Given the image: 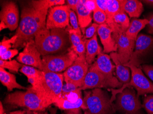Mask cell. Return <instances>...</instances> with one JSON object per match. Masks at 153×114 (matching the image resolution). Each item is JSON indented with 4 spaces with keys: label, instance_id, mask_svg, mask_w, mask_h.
<instances>
[{
    "label": "cell",
    "instance_id": "obj_1",
    "mask_svg": "<svg viewBox=\"0 0 153 114\" xmlns=\"http://www.w3.org/2000/svg\"><path fill=\"white\" fill-rule=\"evenodd\" d=\"M47 14L36 10L31 4L23 7L21 20L15 34L18 38L13 47L15 49L24 47L33 39L39 31L46 27Z\"/></svg>",
    "mask_w": 153,
    "mask_h": 114
},
{
    "label": "cell",
    "instance_id": "obj_2",
    "mask_svg": "<svg viewBox=\"0 0 153 114\" xmlns=\"http://www.w3.org/2000/svg\"><path fill=\"white\" fill-rule=\"evenodd\" d=\"M69 40V34L67 30L48 29L46 27L39 31L34 38L37 49L42 56L66 52Z\"/></svg>",
    "mask_w": 153,
    "mask_h": 114
},
{
    "label": "cell",
    "instance_id": "obj_3",
    "mask_svg": "<svg viewBox=\"0 0 153 114\" xmlns=\"http://www.w3.org/2000/svg\"><path fill=\"white\" fill-rule=\"evenodd\" d=\"M64 79L62 74L42 71L35 85L32 86L46 108L61 98Z\"/></svg>",
    "mask_w": 153,
    "mask_h": 114
},
{
    "label": "cell",
    "instance_id": "obj_4",
    "mask_svg": "<svg viewBox=\"0 0 153 114\" xmlns=\"http://www.w3.org/2000/svg\"><path fill=\"white\" fill-rule=\"evenodd\" d=\"M83 101L89 114H112L116 111L108 93L99 88L85 91Z\"/></svg>",
    "mask_w": 153,
    "mask_h": 114
},
{
    "label": "cell",
    "instance_id": "obj_5",
    "mask_svg": "<svg viewBox=\"0 0 153 114\" xmlns=\"http://www.w3.org/2000/svg\"><path fill=\"white\" fill-rule=\"evenodd\" d=\"M4 102L7 104L26 108L32 111H41L46 108L32 87L26 91H15L6 96Z\"/></svg>",
    "mask_w": 153,
    "mask_h": 114
},
{
    "label": "cell",
    "instance_id": "obj_6",
    "mask_svg": "<svg viewBox=\"0 0 153 114\" xmlns=\"http://www.w3.org/2000/svg\"><path fill=\"white\" fill-rule=\"evenodd\" d=\"M131 71V80L129 83L123 85L120 89H111L112 96L111 98V102L113 103L117 95L126 88L133 87L136 89L138 96L153 94V83L146 77L141 68L136 66L130 65L127 66Z\"/></svg>",
    "mask_w": 153,
    "mask_h": 114
},
{
    "label": "cell",
    "instance_id": "obj_7",
    "mask_svg": "<svg viewBox=\"0 0 153 114\" xmlns=\"http://www.w3.org/2000/svg\"><path fill=\"white\" fill-rule=\"evenodd\" d=\"M123 84L115 76L109 77L100 72L92 64L90 66L83 81V85L79 88L81 90L96 88H121Z\"/></svg>",
    "mask_w": 153,
    "mask_h": 114
},
{
    "label": "cell",
    "instance_id": "obj_8",
    "mask_svg": "<svg viewBox=\"0 0 153 114\" xmlns=\"http://www.w3.org/2000/svg\"><path fill=\"white\" fill-rule=\"evenodd\" d=\"M78 57L72 48L66 53L42 56V71L59 73L66 71Z\"/></svg>",
    "mask_w": 153,
    "mask_h": 114
},
{
    "label": "cell",
    "instance_id": "obj_9",
    "mask_svg": "<svg viewBox=\"0 0 153 114\" xmlns=\"http://www.w3.org/2000/svg\"><path fill=\"white\" fill-rule=\"evenodd\" d=\"M117 95L114 104L115 110L124 114H141L143 105L134 88H125Z\"/></svg>",
    "mask_w": 153,
    "mask_h": 114
},
{
    "label": "cell",
    "instance_id": "obj_10",
    "mask_svg": "<svg viewBox=\"0 0 153 114\" xmlns=\"http://www.w3.org/2000/svg\"><path fill=\"white\" fill-rule=\"evenodd\" d=\"M90 67L86 60L85 54L78 56L63 74L66 83H71L79 88L83 85V81Z\"/></svg>",
    "mask_w": 153,
    "mask_h": 114
},
{
    "label": "cell",
    "instance_id": "obj_11",
    "mask_svg": "<svg viewBox=\"0 0 153 114\" xmlns=\"http://www.w3.org/2000/svg\"><path fill=\"white\" fill-rule=\"evenodd\" d=\"M70 10L67 5L55 6L49 9L46 19V28L65 29L69 26Z\"/></svg>",
    "mask_w": 153,
    "mask_h": 114
},
{
    "label": "cell",
    "instance_id": "obj_12",
    "mask_svg": "<svg viewBox=\"0 0 153 114\" xmlns=\"http://www.w3.org/2000/svg\"><path fill=\"white\" fill-rule=\"evenodd\" d=\"M153 49V37L150 35L140 34L135 41V50L131 55L129 62L125 65H130L140 67L141 59L146 55Z\"/></svg>",
    "mask_w": 153,
    "mask_h": 114
},
{
    "label": "cell",
    "instance_id": "obj_13",
    "mask_svg": "<svg viewBox=\"0 0 153 114\" xmlns=\"http://www.w3.org/2000/svg\"><path fill=\"white\" fill-rule=\"evenodd\" d=\"M40 56L34 40L33 39L27 43L24 50L19 54L17 60L20 63L42 71V60Z\"/></svg>",
    "mask_w": 153,
    "mask_h": 114
},
{
    "label": "cell",
    "instance_id": "obj_14",
    "mask_svg": "<svg viewBox=\"0 0 153 114\" xmlns=\"http://www.w3.org/2000/svg\"><path fill=\"white\" fill-rule=\"evenodd\" d=\"M0 19L10 31L16 29L19 24V11L15 2L7 1L2 4Z\"/></svg>",
    "mask_w": 153,
    "mask_h": 114
},
{
    "label": "cell",
    "instance_id": "obj_15",
    "mask_svg": "<svg viewBox=\"0 0 153 114\" xmlns=\"http://www.w3.org/2000/svg\"><path fill=\"white\" fill-rule=\"evenodd\" d=\"M117 45V55L119 61L124 65L129 62L135 46V41L131 40L125 33L119 36L115 40Z\"/></svg>",
    "mask_w": 153,
    "mask_h": 114
},
{
    "label": "cell",
    "instance_id": "obj_16",
    "mask_svg": "<svg viewBox=\"0 0 153 114\" xmlns=\"http://www.w3.org/2000/svg\"><path fill=\"white\" fill-rule=\"evenodd\" d=\"M106 24L112 29V37L116 40L120 35L126 32L130 22L127 13L122 10L112 18L107 19Z\"/></svg>",
    "mask_w": 153,
    "mask_h": 114
},
{
    "label": "cell",
    "instance_id": "obj_17",
    "mask_svg": "<svg viewBox=\"0 0 153 114\" xmlns=\"http://www.w3.org/2000/svg\"><path fill=\"white\" fill-rule=\"evenodd\" d=\"M112 29L106 24L100 25L97 33L104 47V53L117 52V45L112 37Z\"/></svg>",
    "mask_w": 153,
    "mask_h": 114
},
{
    "label": "cell",
    "instance_id": "obj_18",
    "mask_svg": "<svg viewBox=\"0 0 153 114\" xmlns=\"http://www.w3.org/2000/svg\"><path fill=\"white\" fill-rule=\"evenodd\" d=\"M110 56L101 53L98 55L94 65L100 72L109 77L113 76V73L116 68L111 61Z\"/></svg>",
    "mask_w": 153,
    "mask_h": 114
},
{
    "label": "cell",
    "instance_id": "obj_19",
    "mask_svg": "<svg viewBox=\"0 0 153 114\" xmlns=\"http://www.w3.org/2000/svg\"><path fill=\"white\" fill-rule=\"evenodd\" d=\"M110 57L114 62L116 68V74L118 79L123 84L129 83L131 80L130 69L122 65L118 59L117 52L110 53Z\"/></svg>",
    "mask_w": 153,
    "mask_h": 114
},
{
    "label": "cell",
    "instance_id": "obj_20",
    "mask_svg": "<svg viewBox=\"0 0 153 114\" xmlns=\"http://www.w3.org/2000/svg\"><path fill=\"white\" fill-rule=\"evenodd\" d=\"M85 46L86 60L88 65H92L95 57L102 53V49L97 40V34H95L92 38L86 40Z\"/></svg>",
    "mask_w": 153,
    "mask_h": 114
},
{
    "label": "cell",
    "instance_id": "obj_21",
    "mask_svg": "<svg viewBox=\"0 0 153 114\" xmlns=\"http://www.w3.org/2000/svg\"><path fill=\"white\" fill-rule=\"evenodd\" d=\"M122 10L131 18H138L143 11L142 2L137 0H123Z\"/></svg>",
    "mask_w": 153,
    "mask_h": 114
},
{
    "label": "cell",
    "instance_id": "obj_22",
    "mask_svg": "<svg viewBox=\"0 0 153 114\" xmlns=\"http://www.w3.org/2000/svg\"><path fill=\"white\" fill-rule=\"evenodd\" d=\"M85 1L80 0L76 10L79 25L82 29L88 26L92 21V11L87 7Z\"/></svg>",
    "mask_w": 153,
    "mask_h": 114
},
{
    "label": "cell",
    "instance_id": "obj_23",
    "mask_svg": "<svg viewBox=\"0 0 153 114\" xmlns=\"http://www.w3.org/2000/svg\"><path fill=\"white\" fill-rule=\"evenodd\" d=\"M0 80L2 85L7 88L9 91H11L14 89L20 90L27 89L17 82L15 75L7 72L2 68H0Z\"/></svg>",
    "mask_w": 153,
    "mask_h": 114
},
{
    "label": "cell",
    "instance_id": "obj_24",
    "mask_svg": "<svg viewBox=\"0 0 153 114\" xmlns=\"http://www.w3.org/2000/svg\"><path fill=\"white\" fill-rule=\"evenodd\" d=\"M149 21L146 19H140L133 18L129 26L125 32L126 36L130 39L136 41L138 33L147 25Z\"/></svg>",
    "mask_w": 153,
    "mask_h": 114
},
{
    "label": "cell",
    "instance_id": "obj_25",
    "mask_svg": "<svg viewBox=\"0 0 153 114\" xmlns=\"http://www.w3.org/2000/svg\"><path fill=\"white\" fill-rule=\"evenodd\" d=\"M65 2L64 0H39L32 1L30 2V4L36 10L48 13V11L51 7L63 5Z\"/></svg>",
    "mask_w": 153,
    "mask_h": 114
},
{
    "label": "cell",
    "instance_id": "obj_26",
    "mask_svg": "<svg viewBox=\"0 0 153 114\" xmlns=\"http://www.w3.org/2000/svg\"><path fill=\"white\" fill-rule=\"evenodd\" d=\"M54 104L60 109L64 110L79 108L83 110H86L85 106L83 104L82 98L80 99L78 101L75 103L71 102L60 98Z\"/></svg>",
    "mask_w": 153,
    "mask_h": 114
},
{
    "label": "cell",
    "instance_id": "obj_27",
    "mask_svg": "<svg viewBox=\"0 0 153 114\" xmlns=\"http://www.w3.org/2000/svg\"><path fill=\"white\" fill-rule=\"evenodd\" d=\"M123 0H108L107 9L105 12L107 20L112 18L117 13L123 10Z\"/></svg>",
    "mask_w": 153,
    "mask_h": 114
},
{
    "label": "cell",
    "instance_id": "obj_28",
    "mask_svg": "<svg viewBox=\"0 0 153 114\" xmlns=\"http://www.w3.org/2000/svg\"><path fill=\"white\" fill-rule=\"evenodd\" d=\"M19 71L25 74L27 78H39L41 76L42 71L30 66L23 65Z\"/></svg>",
    "mask_w": 153,
    "mask_h": 114
},
{
    "label": "cell",
    "instance_id": "obj_29",
    "mask_svg": "<svg viewBox=\"0 0 153 114\" xmlns=\"http://www.w3.org/2000/svg\"><path fill=\"white\" fill-rule=\"evenodd\" d=\"M23 65L16 60L7 61L0 60V68H7L13 72L18 73L19 69H20Z\"/></svg>",
    "mask_w": 153,
    "mask_h": 114
},
{
    "label": "cell",
    "instance_id": "obj_30",
    "mask_svg": "<svg viewBox=\"0 0 153 114\" xmlns=\"http://www.w3.org/2000/svg\"><path fill=\"white\" fill-rule=\"evenodd\" d=\"M18 36L14 35L10 39L4 37L3 40L0 43V56H2L6 53L7 51L10 49L12 47V45H14L17 41Z\"/></svg>",
    "mask_w": 153,
    "mask_h": 114
},
{
    "label": "cell",
    "instance_id": "obj_31",
    "mask_svg": "<svg viewBox=\"0 0 153 114\" xmlns=\"http://www.w3.org/2000/svg\"><path fill=\"white\" fill-rule=\"evenodd\" d=\"M93 19L95 23L100 25L106 24L107 16L105 12L96 6V8L93 11Z\"/></svg>",
    "mask_w": 153,
    "mask_h": 114
},
{
    "label": "cell",
    "instance_id": "obj_32",
    "mask_svg": "<svg viewBox=\"0 0 153 114\" xmlns=\"http://www.w3.org/2000/svg\"><path fill=\"white\" fill-rule=\"evenodd\" d=\"M68 31L69 34L70 41L72 43V48L74 49L82 41V36L79 35L75 30L73 29V28L68 29Z\"/></svg>",
    "mask_w": 153,
    "mask_h": 114
},
{
    "label": "cell",
    "instance_id": "obj_33",
    "mask_svg": "<svg viewBox=\"0 0 153 114\" xmlns=\"http://www.w3.org/2000/svg\"><path fill=\"white\" fill-rule=\"evenodd\" d=\"M69 19H70V24L73 29L75 30L81 36H82L79 26V21H78V19L77 18V16L76 15L75 12H74L73 10H70Z\"/></svg>",
    "mask_w": 153,
    "mask_h": 114
},
{
    "label": "cell",
    "instance_id": "obj_34",
    "mask_svg": "<svg viewBox=\"0 0 153 114\" xmlns=\"http://www.w3.org/2000/svg\"><path fill=\"white\" fill-rule=\"evenodd\" d=\"M142 105L148 114H153V95L145 97Z\"/></svg>",
    "mask_w": 153,
    "mask_h": 114
},
{
    "label": "cell",
    "instance_id": "obj_35",
    "mask_svg": "<svg viewBox=\"0 0 153 114\" xmlns=\"http://www.w3.org/2000/svg\"><path fill=\"white\" fill-rule=\"evenodd\" d=\"M99 25L96 23H93L86 30L85 38L88 39H90L92 38L96 34Z\"/></svg>",
    "mask_w": 153,
    "mask_h": 114
},
{
    "label": "cell",
    "instance_id": "obj_36",
    "mask_svg": "<svg viewBox=\"0 0 153 114\" xmlns=\"http://www.w3.org/2000/svg\"><path fill=\"white\" fill-rule=\"evenodd\" d=\"M79 87L77 85L71 83H66V84L63 85L62 88V95L68 94L69 93L75 91L79 89Z\"/></svg>",
    "mask_w": 153,
    "mask_h": 114
},
{
    "label": "cell",
    "instance_id": "obj_37",
    "mask_svg": "<svg viewBox=\"0 0 153 114\" xmlns=\"http://www.w3.org/2000/svg\"><path fill=\"white\" fill-rule=\"evenodd\" d=\"M19 53L18 50L16 49H9L5 54L0 56V59L3 60L7 61V60H11L14 57L17 55Z\"/></svg>",
    "mask_w": 153,
    "mask_h": 114
},
{
    "label": "cell",
    "instance_id": "obj_38",
    "mask_svg": "<svg viewBox=\"0 0 153 114\" xmlns=\"http://www.w3.org/2000/svg\"><path fill=\"white\" fill-rule=\"evenodd\" d=\"M86 40H82L81 43L76 48L73 49L78 55V56H80L82 55L85 54L86 53Z\"/></svg>",
    "mask_w": 153,
    "mask_h": 114
},
{
    "label": "cell",
    "instance_id": "obj_39",
    "mask_svg": "<svg viewBox=\"0 0 153 114\" xmlns=\"http://www.w3.org/2000/svg\"><path fill=\"white\" fill-rule=\"evenodd\" d=\"M141 68L147 76L153 81V65H144L142 66Z\"/></svg>",
    "mask_w": 153,
    "mask_h": 114
},
{
    "label": "cell",
    "instance_id": "obj_40",
    "mask_svg": "<svg viewBox=\"0 0 153 114\" xmlns=\"http://www.w3.org/2000/svg\"><path fill=\"white\" fill-rule=\"evenodd\" d=\"M146 19L149 21V23L147 25L148 32L153 34V12L149 14Z\"/></svg>",
    "mask_w": 153,
    "mask_h": 114
},
{
    "label": "cell",
    "instance_id": "obj_41",
    "mask_svg": "<svg viewBox=\"0 0 153 114\" xmlns=\"http://www.w3.org/2000/svg\"><path fill=\"white\" fill-rule=\"evenodd\" d=\"M79 1L80 0H68L67 1V6L70 10L76 12V8Z\"/></svg>",
    "mask_w": 153,
    "mask_h": 114
},
{
    "label": "cell",
    "instance_id": "obj_42",
    "mask_svg": "<svg viewBox=\"0 0 153 114\" xmlns=\"http://www.w3.org/2000/svg\"><path fill=\"white\" fill-rule=\"evenodd\" d=\"M108 0H95L96 6L100 9L105 12L107 9Z\"/></svg>",
    "mask_w": 153,
    "mask_h": 114
},
{
    "label": "cell",
    "instance_id": "obj_43",
    "mask_svg": "<svg viewBox=\"0 0 153 114\" xmlns=\"http://www.w3.org/2000/svg\"><path fill=\"white\" fill-rule=\"evenodd\" d=\"M63 114H82L81 108H79L65 110Z\"/></svg>",
    "mask_w": 153,
    "mask_h": 114
},
{
    "label": "cell",
    "instance_id": "obj_44",
    "mask_svg": "<svg viewBox=\"0 0 153 114\" xmlns=\"http://www.w3.org/2000/svg\"><path fill=\"white\" fill-rule=\"evenodd\" d=\"M142 1L144 4L153 7V0H146V1Z\"/></svg>",
    "mask_w": 153,
    "mask_h": 114
},
{
    "label": "cell",
    "instance_id": "obj_45",
    "mask_svg": "<svg viewBox=\"0 0 153 114\" xmlns=\"http://www.w3.org/2000/svg\"><path fill=\"white\" fill-rule=\"evenodd\" d=\"M5 28H7V26L5 24V23L3 22H1V23H0V31H1Z\"/></svg>",
    "mask_w": 153,
    "mask_h": 114
},
{
    "label": "cell",
    "instance_id": "obj_46",
    "mask_svg": "<svg viewBox=\"0 0 153 114\" xmlns=\"http://www.w3.org/2000/svg\"><path fill=\"white\" fill-rule=\"evenodd\" d=\"M0 114H4V110L3 108V104L1 101L0 103Z\"/></svg>",
    "mask_w": 153,
    "mask_h": 114
},
{
    "label": "cell",
    "instance_id": "obj_47",
    "mask_svg": "<svg viewBox=\"0 0 153 114\" xmlns=\"http://www.w3.org/2000/svg\"><path fill=\"white\" fill-rule=\"evenodd\" d=\"M88 114V111H87V110H86V111H85V112H84V114Z\"/></svg>",
    "mask_w": 153,
    "mask_h": 114
},
{
    "label": "cell",
    "instance_id": "obj_48",
    "mask_svg": "<svg viewBox=\"0 0 153 114\" xmlns=\"http://www.w3.org/2000/svg\"></svg>",
    "mask_w": 153,
    "mask_h": 114
}]
</instances>
